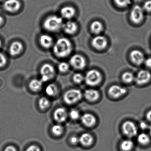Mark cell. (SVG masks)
Returning a JSON list of instances; mask_svg holds the SVG:
<instances>
[{"label": "cell", "instance_id": "cell-1", "mask_svg": "<svg viewBox=\"0 0 151 151\" xmlns=\"http://www.w3.org/2000/svg\"><path fill=\"white\" fill-rule=\"evenodd\" d=\"M72 51V45L66 38H61L57 40L54 45L53 52L57 57L65 58L70 54Z\"/></svg>", "mask_w": 151, "mask_h": 151}, {"label": "cell", "instance_id": "cell-2", "mask_svg": "<svg viewBox=\"0 0 151 151\" xmlns=\"http://www.w3.org/2000/svg\"><path fill=\"white\" fill-rule=\"evenodd\" d=\"M63 24V21L61 17L57 16H51L45 20L44 27L47 30L55 32L60 29Z\"/></svg>", "mask_w": 151, "mask_h": 151}, {"label": "cell", "instance_id": "cell-3", "mask_svg": "<svg viewBox=\"0 0 151 151\" xmlns=\"http://www.w3.org/2000/svg\"><path fill=\"white\" fill-rule=\"evenodd\" d=\"M82 93L80 90L72 89L67 91L63 96V100L67 104L69 105L75 104L81 100Z\"/></svg>", "mask_w": 151, "mask_h": 151}, {"label": "cell", "instance_id": "cell-4", "mask_svg": "<svg viewBox=\"0 0 151 151\" xmlns=\"http://www.w3.org/2000/svg\"><path fill=\"white\" fill-rule=\"evenodd\" d=\"M85 81L88 85L94 86L99 84L102 80L100 72L96 70H89L85 77Z\"/></svg>", "mask_w": 151, "mask_h": 151}, {"label": "cell", "instance_id": "cell-5", "mask_svg": "<svg viewBox=\"0 0 151 151\" xmlns=\"http://www.w3.org/2000/svg\"><path fill=\"white\" fill-rule=\"evenodd\" d=\"M40 72L41 76L40 80L43 82H46L53 77L55 70L52 65L49 63H45L41 67Z\"/></svg>", "mask_w": 151, "mask_h": 151}, {"label": "cell", "instance_id": "cell-6", "mask_svg": "<svg viewBox=\"0 0 151 151\" xmlns=\"http://www.w3.org/2000/svg\"><path fill=\"white\" fill-rule=\"evenodd\" d=\"M122 129L124 135L129 137H135L137 134V128L135 124L131 121L124 122L122 125Z\"/></svg>", "mask_w": 151, "mask_h": 151}, {"label": "cell", "instance_id": "cell-7", "mask_svg": "<svg viewBox=\"0 0 151 151\" xmlns=\"http://www.w3.org/2000/svg\"><path fill=\"white\" fill-rule=\"evenodd\" d=\"M144 18V10L139 6H134L130 14V19L133 23L138 24Z\"/></svg>", "mask_w": 151, "mask_h": 151}, {"label": "cell", "instance_id": "cell-8", "mask_svg": "<svg viewBox=\"0 0 151 151\" xmlns=\"http://www.w3.org/2000/svg\"><path fill=\"white\" fill-rule=\"evenodd\" d=\"M70 65L77 69H82L86 65V62L84 57L80 55L76 54L73 55L70 60Z\"/></svg>", "mask_w": 151, "mask_h": 151}, {"label": "cell", "instance_id": "cell-9", "mask_svg": "<svg viewBox=\"0 0 151 151\" xmlns=\"http://www.w3.org/2000/svg\"><path fill=\"white\" fill-rule=\"evenodd\" d=\"M151 78V74L148 70H141L137 74L135 81L138 85H143L148 83Z\"/></svg>", "mask_w": 151, "mask_h": 151}, {"label": "cell", "instance_id": "cell-10", "mask_svg": "<svg viewBox=\"0 0 151 151\" xmlns=\"http://www.w3.org/2000/svg\"><path fill=\"white\" fill-rule=\"evenodd\" d=\"M127 90L125 87H122L117 85H114L109 87L108 93L110 96L117 99L126 93Z\"/></svg>", "mask_w": 151, "mask_h": 151}, {"label": "cell", "instance_id": "cell-11", "mask_svg": "<svg viewBox=\"0 0 151 151\" xmlns=\"http://www.w3.org/2000/svg\"><path fill=\"white\" fill-rule=\"evenodd\" d=\"M92 45L95 49L99 50H103L107 45V41L105 37L98 36L93 38L92 40Z\"/></svg>", "mask_w": 151, "mask_h": 151}, {"label": "cell", "instance_id": "cell-12", "mask_svg": "<svg viewBox=\"0 0 151 151\" xmlns=\"http://www.w3.org/2000/svg\"><path fill=\"white\" fill-rule=\"evenodd\" d=\"M21 3L18 0H6L4 4V8L6 11L15 12L21 8Z\"/></svg>", "mask_w": 151, "mask_h": 151}, {"label": "cell", "instance_id": "cell-13", "mask_svg": "<svg viewBox=\"0 0 151 151\" xmlns=\"http://www.w3.org/2000/svg\"><path fill=\"white\" fill-rule=\"evenodd\" d=\"M130 57L132 62L136 65H141L145 60L143 53L138 50L132 51L130 54Z\"/></svg>", "mask_w": 151, "mask_h": 151}, {"label": "cell", "instance_id": "cell-14", "mask_svg": "<svg viewBox=\"0 0 151 151\" xmlns=\"http://www.w3.org/2000/svg\"><path fill=\"white\" fill-rule=\"evenodd\" d=\"M53 116L55 121L59 123H63L67 119L68 113L64 108H58L54 112Z\"/></svg>", "mask_w": 151, "mask_h": 151}, {"label": "cell", "instance_id": "cell-15", "mask_svg": "<svg viewBox=\"0 0 151 151\" xmlns=\"http://www.w3.org/2000/svg\"><path fill=\"white\" fill-rule=\"evenodd\" d=\"M82 123L88 127H92L96 122V119L95 116L90 113L84 114L81 117Z\"/></svg>", "mask_w": 151, "mask_h": 151}, {"label": "cell", "instance_id": "cell-16", "mask_svg": "<svg viewBox=\"0 0 151 151\" xmlns=\"http://www.w3.org/2000/svg\"><path fill=\"white\" fill-rule=\"evenodd\" d=\"M84 96L87 100L94 101L99 98L100 94L99 91L95 89H89L86 90L84 92Z\"/></svg>", "mask_w": 151, "mask_h": 151}, {"label": "cell", "instance_id": "cell-17", "mask_svg": "<svg viewBox=\"0 0 151 151\" xmlns=\"http://www.w3.org/2000/svg\"><path fill=\"white\" fill-rule=\"evenodd\" d=\"M23 48L22 43L19 41H15L11 44L9 48V53L12 56H16L19 55Z\"/></svg>", "mask_w": 151, "mask_h": 151}, {"label": "cell", "instance_id": "cell-18", "mask_svg": "<svg viewBox=\"0 0 151 151\" xmlns=\"http://www.w3.org/2000/svg\"><path fill=\"white\" fill-rule=\"evenodd\" d=\"M63 30L66 33L70 35L74 34L78 30V25L75 22L69 21L63 24Z\"/></svg>", "mask_w": 151, "mask_h": 151}, {"label": "cell", "instance_id": "cell-19", "mask_svg": "<svg viewBox=\"0 0 151 151\" xmlns=\"http://www.w3.org/2000/svg\"><path fill=\"white\" fill-rule=\"evenodd\" d=\"M60 13L63 18L70 19L75 15L76 10L72 7L65 6L62 9Z\"/></svg>", "mask_w": 151, "mask_h": 151}, {"label": "cell", "instance_id": "cell-20", "mask_svg": "<svg viewBox=\"0 0 151 151\" xmlns=\"http://www.w3.org/2000/svg\"><path fill=\"white\" fill-rule=\"evenodd\" d=\"M40 42L43 47L49 48L52 45L53 40L51 36L47 34H43L40 38Z\"/></svg>", "mask_w": 151, "mask_h": 151}, {"label": "cell", "instance_id": "cell-21", "mask_svg": "<svg viewBox=\"0 0 151 151\" xmlns=\"http://www.w3.org/2000/svg\"><path fill=\"white\" fill-rule=\"evenodd\" d=\"M79 141L83 146H89L92 144L93 137L89 133H84L82 134L79 138Z\"/></svg>", "mask_w": 151, "mask_h": 151}, {"label": "cell", "instance_id": "cell-22", "mask_svg": "<svg viewBox=\"0 0 151 151\" xmlns=\"http://www.w3.org/2000/svg\"><path fill=\"white\" fill-rule=\"evenodd\" d=\"M43 82L39 79H32L30 82L29 87L31 91L33 92H38L40 91L43 86Z\"/></svg>", "mask_w": 151, "mask_h": 151}, {"label": "cell", "instance_id": "cell-23", "mask_svg": "<svg viewBox=\"0 0 151 151\" xmlns=\"http://www.w3.org/2000/svg\"><path fill=\"white\" fill-rule=\"evenodd\" d=\"M103 29V25L99 21H94L91 24V31L93 33H94V34H99L102 31Z\"/></svg>", "mask_w": 151, "mask_h": 151}, {"label": "cell", "instance_id": "cell-24", "mask_svg": "<svg viewBox=\"0 0 151 151\" xmlns=\"http://www.w3.org/2000/svg\"><path fill=\"white\" fill-rule=\"evenodd\" d=\"M134 144L130 139H125L122 141L120 145L121 150L122 151H130L133 148Z\"/></svg>", "mask_w": 151, "mask_h": 151}, {"label": "cell", "instance_id": "cell-25", "mask_svg": "<svg viewBox=\"0 0 151 151\" xmlns=\"http://www.w3.org/2000/svg\"><path fill=\"white\" fill-rule=\"evenodd\" d=\"M46 93L49 96H54L57 94L58 89L54 84L48 85L45 89Z\"/></svg>", "mask_w": 151, "mask_h": 151}, {"label": "cell", "instance_id": "cell-26", "mask_svg": "<svg viewBox=\"0 0 151 151\" xmlns=\"http://www.w3.org/2000/svg\"><path fill=\"white\" fill-rule=\"evenodd\" d=\"M137 141L139 144L145 145L150 142V138L149 136L146 133H140L138 136Z\"/></svg>", "mask_w": 151, "mask_h": 151}, {"label": "cell", "instance_id": "cell-27", "mask_svg": "<svg viewBox=\"0 0 151 151\" xmlns=\"http://www.w3.org/2000/svg\"><path fill=\"white\" fill-rule=\"evenodd\" d=\"M122 79L125 83H132L135 79L134 75L129 71L124 72L122 75Z\"/></svg>", "mask_w": 151, "mask_h": 151}, {"label": "cell", "instance_id": "cell-28", "mask_svg": "<svg viewBox=\"0 0 151 151\" xmlns=\"http://www.w3.org/2000/svg\"><path fill=\"white\" fill-rule=\"evenodd\" d=\"M50 103L49 100L45 97L40 98L39 101V106L41 109H45L49 107Z\"/></svg>", "mask_w": 151, "mask_h": 151}, {"label": "cell", "instance_id": "cell-29", "mask_svg": "<svg viewBox=\"0 0 151 151\" xmlns=\"http://www.w3.org/2000/svg\"><path fill=\"white\" fill-rule=\"evenodd\" d=\"M63 131V128L60 124H57L53 125L52 128V132L54 135L59 136L62 134Z\"/></svg>", "mask_w": 151, "mask_h": 151}, {"label": "cell", "instance_id": "cell-30", "mask_svg": "<svg viewBox=\"0 0 151 151\" xmlns=\"http://www.w3.org/2000/svg\"><path fill=\"white\" fill-rule=\"evenodd\" d=\"M116 6L119 7H126L131 4V0H114Z\"/></svg>", "mask_w": 151, "mask_h": 151}, {"label": "cell", "instance_id": "cell-31", "mask_svg": "<svg viewBox=\"0 0 151 151\" xmlns=\"http://www.w3.org/2000/svg\"><path fill=\"white\" fill-rule=\"evenodd\" d=\"M84 78L82 74L78 73L74 74L73 77V79L74 82L78 84L82 83L84 79Z\"/></svg>", "mask_w": 151, "mask_h": 151}, {"label": "cell", "instance_id": "cell-32", "mask_svg": "<svg viewBox=\"0 0 151 151\" xmlns=\"http://www.w3.org/2000/svg\"><path fill=\"white\" fill-rule=\"evenodd\" d=\"M69 68V65L66 62H62L58 66V69L61 72H66Z\"/></svg>", "mask_w": 151, "mask_h": 151}, {"label": "cell", "instance_id": "cell-33", "mask_svg": "<svg viewBox=\"0 0 151 151\" xmlns=\"http://www.w3.org/2000/svg\"><path fill=\"white\" fill-rule=\"evenodd\" d=\"M69 116L73 120H77L80 117V114L78 110L73 109L70 112Z\"/></svg>", "mask_w": 151, "mask_h": 151}, {"label": "cell", "instance_id": "cell-34", "mask_svg": "<svg viewBox=\"0 0 151 151\" xmlns=\"http://www.w3.org/2000/svg\"><path fill=\"white\" fill-rule=\"evenodd\" d=\"M143 9L147 12H151V0H148L144 3Z\"/></svg>", "mask_w": 151, "mask_h": 151}, {"label": "cell", "instance_id": "cell-35", "mask_svg": "<svg viewBox=\"0 0 151 151\" xmlns=\"http://www.w3.org/2000/svg\"><path fill=\"white\" fill-rule=\"evenodd\" d=\"M7 59L6 56L0 52V68L4 67L6 64Z\"/></svg>", "mask_w": 151, "mask_h": 151}, {"label": "cell", "instance_id": "cell-36", "mask_svg": "<svg viewBox=\"0 0 151 151\" xmlns=\"http://www.w3.org/2000/svg\"><path fill=\"white\" fill-rule=\"evenodd\" d=\"M26 151H41L40 148L35 145H32L27 148Z\"/></svg>", "mask_w": 151, "mask_h": 151}, {"label": "cell", "instance_id": "cell-37", "mask_svg": "<svg viewBox=\"0 0 151 151\" xmlns=\"http://www.w3.org/2000/svg\"><path fill=\"white\" fill-rule=\"evenodd\" d=\"M70 141L73 145H76L78 142H79V138L75 136H73L70 138Z\"/></svg>", "mask_w": 151, "mask_h": 151}, {"label": "cell", "instance_id": "cell-38", "mask_svg": "<svg viewBox=\"0 0 151 151\" xmlns=\"http://www.w3.org/2000/svg\"><path fill=\"white\" fill-rule=\"evenodd\" d=\"M17 151L16 148L12 145L8 146L5 148V151Z\"/></svg>", "mask_w": 151, "mask_h": 151}, {"label": "cell", "instance_id": "cell-39", "mask_svg": "<svg viewBox=\"0 0 151 151\" xmlns=\"http://www.w3.org/2000/svg\"><path fill=\"white\" fill-rule=\"evenodd\" d=\"M139 126H140V128L143 130L146 129L148 128V125L144 122H141L139 124Z\"/></svg>", "mask_w": 151, "mask_h": 151}, {"label": "cell", "instance_id": "cell-40", "mask_svg": "<svg viewBox=\"0 0 151 151\" xmlns=\"http://www.w3.org/2000/svg\"><path fill=\"white\" fill-rule=\"evenodd\" d=\"M145 63L146 66L147 68L151 69V58L147 59L145 62Z\"/></svg>", "mask_w": 151, "mask_h": 151}, {"label": "cell", "instance_id": "cell-41", "mask_svg": "<svg viewBox=\"0 0 151 151\" xmlns=\"http://www.w3.org/2000/svg\"><path fill=\"white\" fill-rule=\"evenodd\" d=\"M146 118L148 121L151 122V110L147 113Z\"/></svg>", "mask_w": 151, "mask_h": 151}, {"label": "cell", "instance_id": "cell-42", "mask_svg": "<svg viewBox=\"0 0 151 151\" xmlns=\"http://www.w3.org/2000/svg\"><path fill=\"white\" fill-rule=\"evenodd\" d=\"M3 22H4V19H3V17L0 16V25L3 24Z\"/></svg>", "mask_w": 151, "mask_h": 151}, {"label": "cell", "instance_id": "cell-43", "mask_svg": "<svg viewBox=\"0 0 151 151\" xmlns=\"http://www.w3.org/2000/svg\"><path fill=\"white\" fill-rule=\"evenodd\" d=\"M149 132H150V134H151V126L149 127Z\"/></svg>", "mask_w": 151, "mask_h": 151}, {"label": "cell", "instance_id": "cell-44", "mask_svg": "<svg viewBox=\"0 0 151 151\" xmlns=\"http://www.w3.org/2000/svg\"><path fill=\"white\" fill-rule=\"evenodd\" d=\"M1 40H0V47H1Z\"/></svg>", "mask_w": 151, "mask_h": 151}, {"label": "cell", "instance_id": "cell-45", "mask_svg": "<svg viewBox=\"0 0 151 151\" xmlns=\"http://www.w3.org/2000/svg\"><path fill=\"white\" fill-rule=\"evenodd\" d=\"M0 1H1V0H0Z\"/></svg>", "mask_w": 151, "mask_h": 151}]
</instances>
